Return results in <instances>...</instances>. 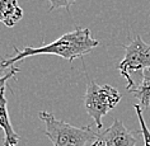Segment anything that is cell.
Returning <instances> with one entry per match:
<instances>
[{"mask_svg":"<svg viewBox=\"0 0 150 146\" xmlns=\"http://www.w3.org/2000/svg\"><path fill=\"white\" fill-rule=\"evenodd\" d=\"M99 44L97 39H94L91 35V31L88 28H80L76 27L74 31L67 32L62 35L56 41L40 47H24L23 50L14 47V56H9L6 59L0 60V78L9 73L12 69H14V65L24 60L27 57L37 55H56L60 57L73 61L78 57H83L87 54H89L93 48H96Z\"/></svg>","mask_w":150,"mask_h":146,"instance_id":"1","label":"cell"},{"mask_svg":"<svg viewBox=\"0 0 150 146\" xmlns=\"http://www.w3.org/2000/svg\"><path fill=\"white\" fill-rule=\"evenodd\" d=\"M38 117L45 123V135L52 141L54 146H91L98 135L97 125L75 127L65 121H60L52 113L40 112Z\"/></svg>","mask_w":150,"mask_h":146,"instance_id":"2","label":"cell"},{"mask_svg":"<svg viewBox=\"0 0 150 146\" xmlns=\"http://www.w3.org/2000/svg\"><path fill=\"white\" fill-rule=\"evenodd\" d=\"M121 100V94L111 85H99L96 81H89L84 95V107L87 113L94 119V123L102 130V118L112 111Z\"/></svg>","mask_w":150,"mask_h":146,"instance_id":"3","label":"cell"},{"mask_svg":"<svg viewBox=\"0 0 150 146\" xmlns=\"http://www.w3.org/2000/svg\"><path fill=\"white\" fill-rule=\"evenodd\" d=\"M150 69V44L141 37H136L125 46V57L118 65V71L126 79V89L131 90L135 87L132 73H141Z\"/></svg>","mask_w":150,"mask_h":146,"instance_id":"4","label":"cell"},{"mask_svg":"<svg viewBox=\"0 0 150 146\" xmlns=\"http://www.w3.org/2000/svg\"><path fill=\"white\" fill-rule=\"evenodd\" d=\"M91 146H137V140L122 121L115 119L110 127L98 131Z\"/></svg>","mask_w":150,"mask_h":146,"instance_id":"5","label":"cell"},{"mask_svg":"<svg viewBox=\"0 0 150 146\" xmlns=\"http://www.w3.org/2000/svg\"><path fill=\"white\" fill-rule=\"evenodd\" d=\"M0 128L4 132V146H17L19 142V136L14 131L9 119L8 113V100L5 97V89L0 93Z\"/></svg>","mask_w":150,"mask_h":146,"instance_id":"6","label":"cell"},{"mask_svg":"<svg viewBox=\"0 0 150 146\" xmlns=\"http://www.w3.org/2000/svg\"><path fill=\"white\" fill-rule=\"evenodd\" d=\"M23 18V9L17 0H0V23L12 28Z\"/></svg>","mask_w":150,"mask_h":146,"instance_id":"7","label":"cell"},{"mask_svg":"<svg viewBox=\"0 0 150 146\" xmlns=\"http://www.w3.org/2000/svg\"><path fill=\"white\" fill-rule=\"evenodd\" d=\"M129 92L132 93L135 98L139 100L137 106L141 108V111L150 108V69L142 71V79L140 84Z\"/></svg>","mask_w":150,"mask_h":146,"instance_id":"8","label":"cell"},{"mask_svg":"<svg viewBox=\"0 0 150 146\" xmlns=\"http://www.w3.org/2000/svg\"><path fill=\"white\" fill-rule=\"evenodd\" d=\"M135 112H136L137 114V118H139V123H140V131H141V135H142V138H144V145L145 146H150V131L148 128V126H146V123L144 121V117H142V111L141 108L137 106V104H135Z\"/></svg>","mask_w":150,"mask_h":146,"instance_id":"9","label":"cell"},{"mask_svg":"<svg viewBox=\"0 0 150 146\" xmlns=\"http://www.w3.org/2000/svg\"><path fill=\"white\" fill-rule=\"evenodd\" d=\"M50 3V12L55 9H66L69 10L70 6L75 3V0H47Z\"/></svg>","mask_w":150,"mask_h":146,"instance_id":"10","label":"cell"},{"mask_svg":"<svg viewBox=\"0 0 150 146\" xmlns=\"http://www.w3.org/2000/svg\"><path fill=\"white\" fill-rule=\"evenodd\" d=\"M17 73H19V69H18V67H14V69L10 70L9 73L6 74V75H4L3 78H0V93H1L5 89L6 81H8L9 79H12V78H14V75H16Z\"/></svg>","mask_w":150,"mask_h":146,"instance_id":"11","label":"cell"}]
</instances>
